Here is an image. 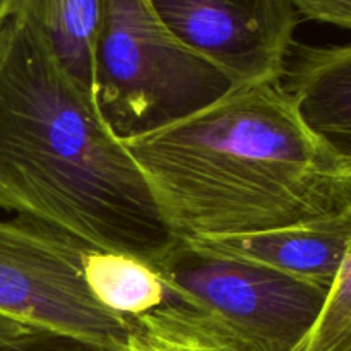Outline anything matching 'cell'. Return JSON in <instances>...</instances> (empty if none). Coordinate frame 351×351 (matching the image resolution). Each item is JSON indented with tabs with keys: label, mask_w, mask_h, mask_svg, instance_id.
<instances>
[{
	"label": "cell",
	"mask_w": 351,
	"mask_h": 351,
	"mask_svg": "<svg viewBox=\"0 0 351 351\" xmlns=\"http://www.w3.org/2000/svg\"><path fill=\"white\" fill-rule=\"evenodd\" d=\"M0 209L153 266L177 242L95 91L17 14L0 26Z\"/></svg>",
	"instance_id": "obj_1"
},
{
	"label": "cell",
	"mask_w": 351,
	"mask_h": 351,
	"mask_svg": "<svg viewBox=\"0 0 351 351\" xmlns=\"http://www.w3.org/2000/svg\"><path fill=\"white\" fill-rule=\"evenodd\" d=\"M122 143L177 239L267 232L351 209V175L305 125L281 79L232 86Z\"/></svg>",
	"instance_id": "obj_2"
},
{
	"label": "cell",
	"mask_w": 351,
	"mask_h": 351,
	"mask_svg": "<svg viewBox=\"0 0 351 351\" xmlns=\"http://www.w3.org/2000/svg\"><path fill=\"white\" fill-rule=\"evenodd\" d=\"M230 88L225 72L178 40L147 0H105L93 91L120 139L197 112Z\"/></svg>",
	"instance_id": "obj_3"
},
{
	"label": "cell",
	"mask_w": 351,
	"mask_h": 351,
	"mask_svg": "<svg viewBox=\"0 0 351 351\" xmlns=\"http://www.w3.org/2000/svg\"><path fill=\"white\" fill-rule=\"evenodd\" d=\"M89 249L33 219H0V314L127 351L130 319L103 308L86 287L82 259Z\"/></svg>",
	"instance_id": "obj_4"
},
{
	"label": "cell",
	"mask_w": 351,
	"mask_h": 351,
	"mask_svg": "<svg viewBox=\"0 0 351 351\" xmlns=\"http://www.w3.org/2000/svg\"><path fill=\"white\" fill-rule=\"evenodd\" d=\"M173 298L197 305L273 351H300L329 290L177 239L154 266Z\"/></svg>",
	"instance_id": "obj_5"
},
{
	"label": "cell",
	"mask_w": 351,
	"mask_h": 351,
	"mask_svg": "<svg viewBox=\"0 0 351 351\" xmlns=\"http://www.w3.org/2000/svg\"><path fill=\"white\" fill-rule=\"evenodd\" d=\"M165 26L232 86L283 77L300 17L290 0H147Z\"/></svg>",
	"instance_id": "obj_6"
},
{
	"label": "cell",
	"mask_w": 351,
	"mask_h": 351,
	"mask_svg": "<svg viewBox=\"0 0 351 351\" xmlns=\"http://www.w3.org/2000/svg\"><path fill=\"white\" fill-rule=\"evenodd\" d=\"M351 237V209L335 218L259 233L187 240L197 249L247 261L329 288L345 259Z\"/></svg>",
	"instance_id": "obj_7"
},
{
	"label": "cell",
	"mask_w": 351,
	"mask_h": 351,
	"mask_svg": "<svg viewBox=\"0 0 351 351\" xmlns=\"http://www.w3.org/2000/svg\"><path fill=\"white\" fill-rule=\"evenodd\" d=\"M281 82L305 125L351 175V43H295Z\"/></svg>",
	"instance_id": "obj_8"
},
{
	"label": "cell",
	"mask_w": 351,
	"mask_h": 351,
	"mask_svg": "<svg viewBox=\"0 0 351 351\" xmlns=\"http://www.w3.org/2000/svg\"><path fill=\"white\" fill-rule=\"evenodd\" d=\"M127 351H273L219 315L171 300L130 319Z\"/></svg>",
	"instance_id": "obj_9"
},
{
	"label": "cell",
	"mask_w": 351,
	"mask_h": 351,
	"mask_svg": "<svg viewBox=\"0 0 351 351\" xmlns=\"http://www.w3.org/2000/svg\"><path fill=\"white\" fill-rule=\"evenodd\" d=\"M16 14L41 34L79 84L93 89L105 0H21Z\"/></svg>",
	"instance_id": "obj_10"
},
{
	"label": "cell",
	"mask_w": 351,
	"mask_h": 351,
	"mask_svg": "<svg viewBox=\"0 0 351 351\" xmlns=\"http://www.w3.org/2000/svg\"><path fill=\"white\" fill-rule=\"evenodd\" d=\"M82 274L91 297L125 319L177 300L153 264L127 254L89 249L82 259Z\"/></svg>",
	"instance_id": "obj_11"
},
{
	"label": "cell",
	"mask_w": 351,
	"mask_h": 351,
	"mask_svg": "<svg viewBox=\"0 0 351 351\" xmlns=\"http://www.w3.org/2000/svg\"><path fill=\"white\" fill-rule=\"evenodd\" d=\"M351 348V237L345 259L329 288L324 308L300 351H346Z\"/></svg>",
	"instance_id": "obj_12"
},
{
	"label": "cell",
	"mask_w": 351,
	"mask_h": 351,
	"mask_svg": "<svg viewBox=\"0 0 351 351\" xmlns=\"http://www.w3.org/2000/svg\"><path fill=\"white\" fill-rule=\"evenodd\" d=\"M0 351H115L62 332L36 329L14 341L0 343Z\"/></svg>",
	"instance_id": "obj_13"
},
{
	"label": "cell",
	"mask_w": 351,
	"mask_h": 351,
	"mask_svg": "<svg viewBox=\"0 0 351 351\" xmlns=\"http://www.w3.org/2000/svg\"><path fill=\"white\" fill-rule=\"evenodd\" d=\"M300 19L332 24L351 31V0H290Z\"/></svg>",
	"instance_id": "obj_14"
},
{
	"label": "cell",
	"mask_w": 351,
	"mask_h": 351,
	"mask_svg": "<svg viewBox=\"0 0 351 351\" xmlns=\"http://www.w3.org/2000/svg\"><path fill=\"white\" fill-rule=\"evenodd\" d=\"M33 331H36V328H31L24 322L0 314V343L14 341V339L23 338V336L29 335Z\"/></svg>",
	"instance_id": "obj_15"
},
{
	"label": "cell",
	"mask_w": 351,
	"mask_h": 351,
	"mask_svg": "<svg viewBox=\"0 0 351 351\" xmlns=\"http://www.w3.org/2000/svg\"><path fill=\"white\" fill-rule=\"evenodd\" d=\"M21 0H0V26L19 9Z\"/></svg>",
	"instance_id": "obj_16"
},
{
	"label": "cell",
	"mask_w": 351,
	"mask_h": 351,
	"mask_svg": "<svg viewBox=\"0 0 351 351\" xmlns=\"http://www.w3.org/2000/svg\"><path fill=\"white\" fill-rule=\"evenodd\" d=\"M346 351H351V348H350V350H346Z\"/></svg>",
	"instance_id": "obj_17"
}]
</instances>
